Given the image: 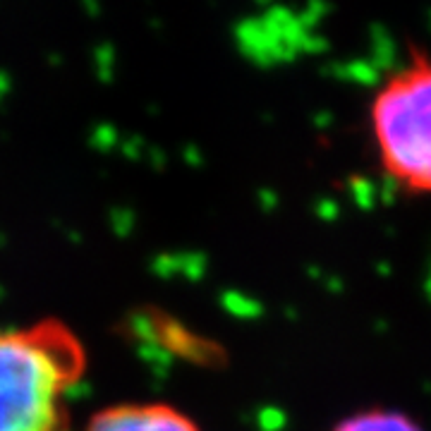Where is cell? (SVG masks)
Returning <instances> with one entry per match:
<instances>
[{
	"mask_svg": "<svg viewBox=\"0 0 431 431\" xmlns=\"http://www.w3.org/2000/svg\"><path fill=\"white\" fill-rule=\"evenodd\" d=\"M369 120L383 173L412 194H431V55L412 48L376 89Z\"/></svg>",
	"mask_w": 431,
	"mask_h": 431,
	"instance_id": "2",
	"label": "cell"
},
{
	"mask_svg": "<svg viewBox=\"0 0 431 431\" xmlns=\"http://www.w3.org/2000/svg\"><path fill=\"white\" fill-rule=\"evenodd\" d=\"M331 431H424V429L405 412L386 410V407H371V410L354 412V415L340 419Z\"/></svg>",
	"mask_w": 431,
	"mask_h": 431,
	"instance_id": "4",
	"label": "cell"
},
{
	"mask_svg": "<svg viewBox=\"0 0 431 431\" xmlns=\"http://www.w3.org/2000/svg\"><path fill=\"white\" fill-rule=\"evenodd\" d=\"M84 431H201L183 410L168 403H118L91 415Z\"/></svg>",
	"mask_w": 431,
	"mask_h": 431,
	"instance_id": "3",
	"label": "cell"
},
{
	"mask_svg": "<svg viewBox=\"0 0 431 431\" xmlns=\"http://www.w3.org/2000/svg\"><path fill=\"white\" fill-rule=\"evenodd\" d=\"M84 369V345L65 324L0 329V431H65L67 395Z\"/></svg>",
	"mask_w": 431,
	"mask_h": 431,
	"instance_id": "1",
	"label": "cell"
}]
</instances>
